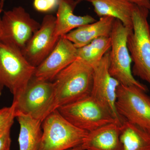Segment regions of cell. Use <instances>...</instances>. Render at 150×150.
Wrapping results in <instances>:
<instances>
[{"label":"cell","mask_w":150,"mask_h":150,"mask_svg":"<svg viewBox=\"0 0 150 150\" xmlns=\"http://www.w3.org/2000/svg\"><path fill=\"white\" fill-rule=\"evenodd\" d=\"M40 26L24 8L15 7L1 17L0 40L22 52Z\"/></svg>","instance_id":"9c48e42d"},{"label":"cell","mask_w":150,"mask_h":150,"mask_svg":"<svg viewBox=\"0 0 150 150\" xmlns=\"http://www.w3.org/2000/svg\"><path fill=\"white\" fill-rule=\"evenodd\" d=\"M2 12V8L0 7V32H1V13Z\"/></svg>","instance_id":"484cf974"},{"label":"cell","mask_w":150,"mask_h":150,"mask_svg":"<svg viewBox=\"0 0 150 150\" xmlns=\"http://www.w3.org/2000/svg\"><path fill=\"white\" fill-rule=\"evenodd\" d=\"M120 132L123 150H150V132L125 119Z\"/></svg>","instance_id":"ac0fdd59"},{"label":"cell","mask_w":150,"mask_h":150,"mask_svg":"<svg viewBox=\"0 0 150 150\" xmlns=\"http://www.w3.org/2000/svg\"><path fill=\"white\" fill-rule=\"evenodd\" d=\"M11 139V129L0 135V150H10Z\"/></svg>","instance_id":"7402d4cb"},{"label":"cell","mask_w":150,"mask_h":150,"mask_svg":"<svg viewBox=\"0 0 150 150\" xmlns=\"http://www.w3.org/2000/svg\"><path fill=\"white\" fill-rule=\"evenodd\" d=\"M20 125L19 150H38L42 136V121L22 114L16 116Z\"/></svg>","instance_id":"e0dca14e"},{"label":"cell","mask_w":150,"mask_h":150,"mask_svg":"<svg viewBox=\"0 0 150 150\" xmlns=\"http://www.w3.org/2000/svg\"><path fill=\"white\" fill-rule=\"evenodd\" d=\"M78 4L75 0H59L56 16L55 33L57 37L64 36L78 28L96 21L89 15H76L74 11Z\"/></svg>","instance_id":"9a60e30c"},{"label":"cell","mask_w":150,"mask_h":150,"mask_svg":"<svg viewBox=\"0 0 150 150\" xmlns=\"http://www.w3.org/2000/svg\"><path fill=\"white\" fill-rule=\"evenodd\" d=\"M56 21V16H45L40 27L22 51L25 58L33 67H38L48 57L60 38L55 33Z\"/></svg>","instance_id":"8fae6325"},{"label":"cell","mask_w":150,"mask_h":150,"mask_svg":"<svg viewBox=\"0 0 150 150\" xmlns=\"http://www.w3.org/2000/svg\"><path fill=\"white\" fill-rule=\"evenodd\" d=\"M109 56L110 51L93 68V83L91 96L106 107L121 125L124 119L118 114L115 106L117 89L120 84L109 73Z\"/></svg>","instance_id":"30bf717a"},{"label":"cell","mask_w":150,"mask_h":150,"mask_svg":"<svg viewBox=\"0 0 150 150\" xmlns=\"http://www.w3.org/2000/svg\"><path fill=\"white\" fill-rule=\"evenodd\" d=\"M59 3V0H34L33 6L37 11L46 13L57 9Z\"/></svg>","instance_id":"44dd1931"},{"label":"cell","mask_w":150,"mask_h":150,"mask_svg":"<svg viewBox=\"0 0 150 150\" xmlns=\"http://www.w3.org/2000/svg\"><path fill=\"white\" fill-rule=\"evenodd\" d=\"M115 106L123 119L150 132V96L136 86L120 84Z\"/></svg>","instance_id":"ba28073f"},{"label":"cell","mask_w":150,"mask_h":150,"mask_svg":"<svg viewBox=\"0 0 150 150\" xmlns=\"http://www.w3.org/2000/svg\"><path fill=\"white\" fill-rule=\"evenodd\" d=\"M15 118V105L13 103L10 106L0 109V135L11 129Z\"/></svg>","instance_id":"ffe728a7"},{"label":"cell","mask_w":150,"mask_h":150,"mask_svg":"<svg viewBox=\"0 0 150 150\" xmlns=\"http://www.w3.org/2000/svg\"><path fill=\"white\" fill-rule=\"evenodd\" d=\"M120 126L116 122L88 132L81 146L83 150H123Z\"/></svg>","instance_id":"4fadbf2b"},{"label":"cell","mask_w":150,"mask_h":150,"mask_svg":"<svg viewBox=\"0 0 150 150\" xmlns=\"http://www.w3.org/2000/svg\"><path fill=\"white\" fill-rule=\"evenodd\" d=\"M115 19L105 16L98 21L76 28L64 35L76 48H81L102 36L110 37Z\"/></svg>","instance_id":"5bb4252c"},{"label":"cell","mask_w":150,"mask_h":150,"mask_svg":"<svg viewBox=\"0 0 150 150\" xmlns=\"http://www.w3.org/2000/svg\"><path fill=\"white\" fill-rule=\"evenodd\" d=\"M149 10L134 6L133 30L127 37V46L134 66L132 74L150 86V26Z\"/></svg>","instance_id":"7a4b0ae2"},{"label":"cell","mask_w":150,"mask_h":150,"mask_svg":"<svg viewBox=\"0 0 150 150\" xmlns=\"http://www.w3.org/2000/svg\"><path fill=\"white\" fill-rule=\"evenodd\" d=\"M57 109L75 127L88 132L117 123L110 111L91 95Z\"/></svg>","instance_id":"52a82bcc"},{"label":"cell","mask_w":150,"mask_h":150,"mask_svg":"<svg viewBox=\"0 0 150 150\" xmlns=\"http://www.w3.org/2000/svg\"><path fill=\"white\" fill-rule=\"evenodd\" d=\"M66 150H83V149L81 145L75 147L71 148V149H69Z\"/></svg>","instance_id":"cb8c5ba5"},{"label":"cell","mask_w":150,"mask_h":150,"mask_svg":"<svg viewBox=\"0 0 150 150\" xmlns=\"http://www.w3.org/2000/svg\"><path fill=\"white\" fill-rule=\"evenodd\" d=\"M41 127L38 150H66L80 146L88 133L74 126L57 109L43 120Z\"/></svg>","instance_id":"277c9868"},{"label":"cell","mask_w":150,"mask_h":150,"mask_svg":"<svg viewBox=\"0 0 150 150\" xmlns=\"http://www.w3.org/2000/svg\"><path fill=\"white\" fill-rule=\"evenodd\" d=\"M93 76V68L78 58L62 70L53 81L55 109L90 96Z\"/></svg>","instance_id":"6da1fadb"},{"label":"cell","mask_w":150,"mask_h":150,"mask_svg":"<svg viewBox=\"0 0 150 150\" xmlns=\"http://www.w3.org/2000/svg\"><path fill=\"white\" fill-rule=\"evenodd\" d=\"M13 103L16 116L22 114L42 121L55 108V92L53 82L33 77L23 92Z\"/></svg>","instance_id":"8992f818"},{"label":"cell","mask_w":150,"mask_h":150,"mask_svg":"<svg viewBox=\"0 0 150 150\" xmlns=\"http://www.w3.org/2000/svg\"><path fill=\"white\" fill-rule=\"evenodd\" d=\"M130 1L138 6L150 10V0H130Z\"/></svg>","instance_id":"603a6c76"},{"label":"cell","mask_w":150,"mask_h":150,"mask_svg":"<svg viewBox=\"0 0 150 150\" xmlns=\"http://www.w3.org/2000/svg\"><path fill=\"white\" fill-rule=\"evenodd\" d=\"M77 49L64 36L60 37L53 51L35 68L33 77L53 82L56 75L77 59Z\"/></svg>","instance_id":"7c38bea8"},{"label":"cell","mask_w":150,"mask_h":150,"mask_svg":"<svg viewBox=\"0 0 150 150\" xmlns=\"http://www.w3.org/2000/svg\"><path fill=\"white\" fill-rule=\"evenodd\" d=\"M91 3L100 18L112 17L120 21L126 27L133 30L132 15L135 4L130 0H94Z\"/></svg>","instance_id":"2e32d148"},{"label":"cell","mask_w":150,"mask_h":150,"mask_svg":"<svg viewBox=\"0 0 150 150\" xmlns=\"http://www.w3.org/2000/svg\"><path fill=\"white\" fill-rule=\"evenodd\" d=\"M75 1L77 2L78 4H79V3L83 1H88L90 2H91V1H94V0H75Z\"/></svg>","instance_id":"d4e9b609"},{"label":"cell","mask_w":150,"mask_h":150,"mask_svg":"<svg viewBox=\"0 0 150 150\" xmlns=\"http://www.w3.org/2000/svg\"><path fill=\"white\" fill-rule=\"evenodd\" d=\"M35 67L17 48L0 40V92L7 88L16 100L32 79Z\"/></svg>","instance_id":"3957f363"},{"label":"cell","mask_w":150,"mask_h":150,"mask_svg":"<svg viewBox=\"0 0 150 150\" xmlns=\"http://www.w3.org/2000/svg\"><path fill=\"white\" fill-rule=\"evenodd\" d=\"M111 46L110 37L98 38L87 45L78 48V58L95 68L99 64L104 55L110 51Z\"/></svg>","instance_id":"d6986e66"},{"label":"cell","mask_w":150,"mask_h":150,"mask_svg":"<svg viewBox=\"0 0 150 150\" xmlns=\"http://www.w3.org/2000/svg\"><path fill=\"white\" fill-rule=\"evenodd\" d=\"M132 30L115 19L110 36L111 46L109 56V73L120 84L136 86L147 92L148 89L146 86L137 81L132 74V59L127 46V37Z\"/></svg>","instance_id":"5b68a950"}]
</instances>
